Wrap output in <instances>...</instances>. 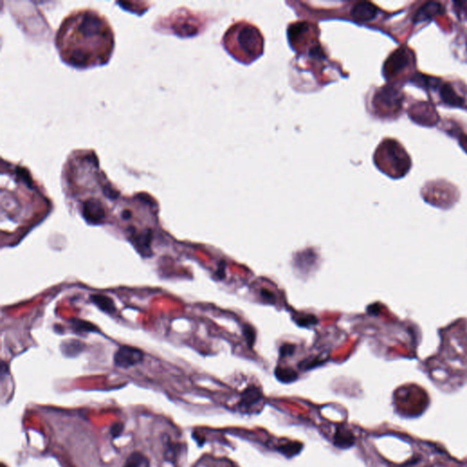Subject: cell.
<instances>
[{
    "instance_id": "1",
    "label": "cell",
    "mask_w": 467,
    "mask_h": 467,
    "mask_svg": "<svg viewBox=\"0 0 467 467\" xmlns=\"http://www.w3.org/2000/svg\"><path fill=\"white\" fill-rule=\"evenodd\" d=\"M56 45L67 64L88 68L108 61L113 48V33L104 17L92 10H82L63 21Z\"/></svg>"
},
{
    "instance_id": "2",
    "label": "cell",
    "mask_w": 467,
    "mask_h": 467,
    "mask_svg": "<svg viewBox=\"0 0 467 467\" xmlns=\"http://www.w3.org/2000/svg\"><path fill=\"white\" fill-rule=\"evenodd\" d=\"M223 47L237 61L249 64L264 50V39L255 25L240 21L228 28L223 36Z\"/></svg>"
},
{
    "instance_id": "3",
    "label": "cell",
    "mask_w": 467,
    "mask_h": 467,
    "mask_svg": "<svg viewBox=\"0 0 467 467\" xmlns=\"http://www.w3.org/2000/svg\"><path fill=\"white\" fill-rule=\"evenodd\" d=\"M318 27L308 21H298L291 24L289 30V40L291 47L298 52H308L311 56L323 55L318 40Z\"/></svg>"
},
{
    "instance_id": "4",
    "label": "cell",
    "mask_w": 467,
    "mask_h": 467,
    "mask_svg": "<svg viewBox=\"0 0 467 467\" xmlns=\"http://www.w3.org/2000/svg\"><path fill=\"white\" fill-rule=\"evenodd\" d=\"M144 353L140 349L131 346L120 347L114 354L113 361L116 367L128 369L142 362Z\"/></svg>"
},
{
    "instance_id": "5",
    "label": "cell",
    "mask_w": 467,
    "mask_h": 467,
    "mask_svg": "<svg viewBox=\"0 0 467 467\" xmlns=\"http://www.w3.org/2000/svg\"><path fill=\"white\" fill-rule=\"evenodd\" d=\"M82 217L91 224L102 223L105 218V210L103 204L99 199L90 198L82 204Z\"/></svg>"
},
{
    "instance_id": "6",
    "label": "cell",
    "mask_w": 467,
    "mask_h": 467,
    "mask_svg": "<svg viewBox=\"0 0 467 467\" xmlns=\"http://www.w3.org/2000/svg\"><path fill=\"white\" fill-rule=\"evenodd\" d=\"M262 398L263 393L258 387L255 385L248 386L241 395L238 407L241 410H244L245 412L250 411L252 408H254L260 402Z\"/></svg>"
},
{
    "instance_id": "7",
    "label": "cell",
    "mask_w": 467,
    "mask_h": 467,
    "mask_svg": "<svg viewBox=\"0 0 467 467\" xmlns=\"http://www.w3.org/2000/svg\"><path fill=\"white\" fill-rule=\"evenodd\" d=\"M445 12L444 7L438 2H427L423 6L419 8V10L414 15L413 22L415 24L425 22L433 20L434 17Z\"/></svg>"
},
{
    "instance_id": "8",
    "label": "cell",
    "mask_w": 467,
    "mask_h": 467,
    "mask_svg": "<svg viewBox=\"0 0 467 467\" xmlns=\"http://www.w3.org/2000/svg\"><path fill=\"white\" fill-rule=\"evenodd\" d=\"M400 95L395 89L391 87H383L375 94L374 104L383 105L388 108H393L399 105Z\"/></svg>"
},
{
    "instance_id": "9",
    "label": "cell",
    "mask_w": 467,
    "mask_h": 467,
    "mask_svg": "<svg viewBox=\"0 0 467 467\" xmlns=\"http://www.w3.org/2000/svg\"><path fill=\"white\" fill-rule=\"evenodd\" d=\"M408 64V57L406 52L402 49H398L386 61L384 65V73L386 76H392L400 69L404 68Z\"/></svg>"
},
{
    "instance_id": "10",
    "label": "cell",
    "mask_w": 467,
    "mask_h": 467,
    "mask_svg": "<svg viewBox=\"0 0 467 467\" xmlns=\"http://www.w3.org/2000/svg\"><path fill=\"white\" fill-rule=\"evenodd\" d=\"M377 7L371 2H359L352 10V16L355 21H370L376 17Z\"/></svg>"
},
{
    "instance_id": "11",
    "label": "cell",
    "mask_w": 467,
    "mask_h": 467,
    "mask_svg": "<svg viewBox=\"0 0 467 467\" xmlns=\"http://www.w3.org/2000/svg\"><path fill=\"white\" fill-rule=\"evenodd\" d=\"M333 443L335 446L339 447L341 449H346L352 447L355 443V437L353 433L344 425L340 424L336 429L334 433Z\"/></svg>"
},
{
    "instance_id": "12",
    "label": "cell",
    "mask_w": 467,
    "mask_h": 467,
    "mask_svg": "<svg viewBox=\"0 0 467 467\" xmlns=\"http://www.w3.org/2000/svg\"><path fill=\"white\" fill-rule=\"evenodd\" d=\"M132 237H133L132 242H133V244L134 245L137 250L139 251L142 256L149 257L150 255L152 254L151 245H150L151 240H152L151 231H143V232L139 233L136 236L133 235Z\"/></svg>"
},
{
    "instance_id": "13",
    "label": "cell",
    "mask_w": 467,
    "mask_h": 467,
    "mask_svg": "<svg viewBox=\"0 0 467 467\" xmlns=\"http://www.w3.org/2000/svg\"><path fill=\"white\" fill-rule=\"evenodd\" d=\"M439 92L443 102L450 106L459 107L464 103V100L454 91V88L449 83L441 85Z\"/></svg>"
},
{
    "instance_id": "14",
    "label": "cell",
    "mask_w": 467,
    "mask_h": 467,
    "mask_svg": "<svg viewBox=\"0 0 467 467\" xmlns=\"http://www.w3.org/2000/svg\"><path fill=\"white\" fill-rule=\"evenodd\" d=\"M92 302L96 305L102 311L108 314H112L116 311V307L113 300L104 295H92L90 297Z\"/></svg>"
},
{
    "instance_id": "15",
    "label": "cell",
    "mask_w": 467,
    "mask_h": 467,
    "mask_svg": "<svg viewBox=\"0 0 467 467\" xmlns=\"http://www.w3.org/2000/svg\"><path fill=\"white\" fill-rule=\"evenodd\" d=\"M85 345L80 340L68 339L61 344V351L67 357H75L84 350Z\"/></svg>"
},
{
    "instance_id": "16",
    "label": "cell",
    "mask_w": 467,
    "mask_h": 467,
    "mask_svg": "<svg viewBox=\"0 0 467 467\" xmlns=\"http://www.w3.org/2000/svg\"><path fill=\"white\" fill-rule=\"evenodd\" d=\"M123 467H150V461L140 452H133L130 454Z\"/></svg>"
},
{
    "instance_id": "17",
    "label": "cell",
    "mask_w": 467,
    "mask_h": 467,
    "mask_svg": "<svg viewBox=\"0 0 467 467\" xmlns=\"http://www.w3.org/2000/svg\"><path fill=\"white\" fill-rule=\"evenodd\" d=\"M275 375L279 381L284 383H289L298 379V373L293 371L290 368L277 367L275 371Z\"/></svg>"
},
{
    "instance_id": "18",
    "label": "cell",
    "mask_w": 467,
    "mask_h": 467,
    "mask_svg": "<svg viewBox=\"0 0 467 467\" xmlns=\"http://www.w3.org/2000/svg\"><path fill=\"white\" fill-rule=\"evenodd\" d=\"M301 449L300 445H296L295 443H289L287 445H282L278 448V450L288 457H291L293 455L298 454Z\"/></svg>"
},
{
    "instance_id": "19",
    "label": "cell",
    "mask_w": 467,
    "mask_h": 467,
    "mask_svg": "<svg viewBox=\"0 0 467 467\" xmlns=\"http://www.w3.org/2000/svg\"><path fill=\"white\" fill-rule=\"evenodd\" d=\"M72 326H73L76 332H94L95 329H96L92 324L88 323L87 321L80 320V319H73L72 320Z\"/></svg>"
},
{
    "instance_id": "20",
    "label": "cell",
    "mask_w": 467,
    "mask_h": 467,
    "mask_svg": "<svg viewBox=\"0 0 467 467\" xmlns=\"http://www.w3.org/2000/svg\"><path fill=\"white\" fill-rule=\"evenodd\" d=\"M243 332H244L245 338L246 341H247V344L249 345L250 348H252L253 345H254L255 339H256V333H255V331H254L251 327H249V326H245Z\"/></svg>"
},
{
    "instance_id": "21",
    "label": "cell",
    "mask_w": 467,
    "mask_h": 467,
    "mask_svg": "<svg viewBox=\"0 0 467 467\" xmlns=\"http://www.w3.org/2000/svg\"><path fill=\"white\" fill-rule=\"evenodd\" d=\"M294 351H295V346L290 345V344H284V345L281 346L279 353H280L281 357H285V356L292 355Z\"/></svg>"
},
{
    "instance_id": "22",
    "label": "cell",
    "mask_w": 467,
    "mask_h": 467,
    "mask_svg": "<svg viewBox=\"0 0 467 467\" xmlns=\"http://www.w3.org/2000/svg\"><path fill=\"white\" fill-rule=\"evenodd\" d=\"M298 322V325L300 326H308V325H312V324H315L317 322V319L315 318V317H312V316H308V317H305V318H301L299 320L297 321Z\"/></svg>"
},
{
    "instance_id": "23",
    "label": "cell",
    "mask_w": 467,
    "mask_h": 467,
    "mask_svg": "<svg viewBox=\"0 0 467 467\" xmlns=\"http://www.w3.org/2000/svg\"><path fill=\"white\" fill-rule=\"evenodd\" d=\"M122 430H123V425L122 423H115L111 428V433L112 437L116 438L122 434Z\"/></svg>"
},
{
    "instance_id": "24",
    "label": "cell",
    "mask_w": 467,
    "mask_h": 467,
    "mask_svg": "<svg viewBox=\"0 0 467 467\" xmlns=\"http://www.w3.org/2000/svg\"><path fill=\"white\" fill-rule=\"evenodd\" d=\"M261 295L262 297L268 302H275V295L273 293H271L270 291L268 290H266V289H262L261 290Z\"/></svg>"
},
{
    "instance_id": "25",
    "label": "cell",
    "mask_w": 467,
    "mask_h": 467,
    "mask_svg": "<svg viewBox=\"0 0 467 467\" xmlns=\"http://www.w3.org/2000/svg\"><path fill=\"white\" fill-rule=\"evenodd\" d=\"M224 270H225V264H224L223 261H222L221 264L219 266V267H218V270L217 271V277L219 278H224V274H225Z\"/></svg>"
},
{
    "instance_id": "26",
    "label": "cell",
    "mask_w": 467,
    "mask_h": 467,
    "mask_svg": "<svg viewBox=\"0 0 467 467\" xmlns=\"http://www.w3.org/2000/svg\"><path fill=\"white\" fill-rule=\"evenodd\" d=\"M131 216H132V214H131V212L129 210H125L122 212V218H123V219H130Z\"/></svg>"
}]
</instances>
